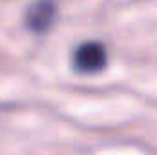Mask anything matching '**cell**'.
Here are the masks:
<instances>
[{"label": "cell", "mask_w": 157, "mask_h": 155, "mask_svg": "<svg viewBox=\"0 0 157 155\" xmlns=\"http://www.w3.org/2000/svg\"><path fill=\"white\" fill-rule=\"evenodd\" d=\"M57 2L55 0H37L24 13V24L31 33H46L57 18Z\"/></svg>", "instance_id": "2"}, {"label": "cell", "mask_w": 157, "mask_h": 155, "mask_svg": "<svg viewBox=\"0 0 157 155\" xmlns=\"http://www.w3.org/2000/svg\"><path fill=\"white\" fill-rule=\"evenodd\" d=\"M71 64H73V70L82 75L99 73L108 64V51L101 42H95V40L82 42L78 47H75L71 55Z\"/></svg>", "instance_id": "1"}]
</instances>
